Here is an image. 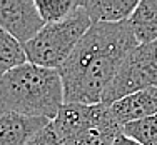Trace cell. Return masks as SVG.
Returning <instances> with one entry per match:
<instances>
[{
    "label": "cell",
    "mask_w": 157,
    "mask_h": 145,
    "mask_svg": "<svg viewBox=\"0 0 157 145\" xmlns=\"http://www.w3.org/2000/svg\"><path fill=\"white\" fill-rule=\"evenodd\" d=\"M137 45L129 20L94 24L59 69L63 103H100L119 67Z\"/></svg>",
    "instance_id": "1"
},
{
    "label": "cell",
    "mask_w": 157,
    "mask_h": 145,
    "mask_svg": "<svg viewBox=\"0 0 157 145\" xmlns=\"http://www.w3.org/2000/svg\"><path fill=\"white\" fill-rule=\"evenodd\" d=\"M63 105L59 70L24 64L0 77V110L54 120Z\"/></svg>",
    "instance_id": "2"
},
{
    "label": "cell",
    "mask_w": 157,
    "mask_h": 145,
    "mask_svg": "<svg viewBox=\"0 0 157 145\" xmlns=\"http://www.w3.org/2000/svg\"><path fill=\"white\" fill-rule=\"evenodd\" d=\"M92 25V20L78 2V7L65 20L45 24L32 40L25 43L27 62L44 69L59 70Z\"/></svg>",
    "instance_id": "3"
},
{
    "label": "cell",
    "mask_w": 157,
    "mask_h": 145,
    "mask_svg": "<svg viewBox=\"0 0 157 145\" xmlns=\"http://www.w3.org/2000/svg\"><path fill=\"white\" fill-rule=\"evenodd\" d=\"M147 88H157V42L137 45L127 55L104 92L102 103L112 105L127 95Z\"/></svg>",
    "instance_id": "4"
},
{
    "label": "cell",
    "mask_w": 157,
    "mask_h": 145,
    "mask_svg": "<svg viewBox=\"0 0 157 145\" xmlns=\"http://www.w3.org/2000/svg\"><path fill=\"white\" fill-rule=\"evenodd\" d=\"M60 139L65 140L72 139L78 133L90 128H117L122 130L119 122L114 118L110 105L105 103H63L59 110L57 117L52 120Z\"/></svg>",
    "instance_id": "5"
},
{
    "label": "cell",
    "mask_w": 157,
    "mask_h": 145,
    "mask_svg": "<svg viewBox=\"0 0 157 145\" xmlns=\"http://www.w3.org/2000/svg\"><path fill=\"white\" fill-rule=\"evenodd\" d=\"M44 25L33 0H0V28L22 45L32 40Z\"/></svg>",
    "instance_id": "6"
},
{
    "label": "cell",
    "mask_w": 157,
    "mask_h": 145,
    "mask_svg": "<svg viewBox=\"0 0 157 145\" xmlns=\"http://www.w3.org/2000/svg\"><path fill=\"white\" fill-rule=\"evenodd\" d=\"M52 120L0 110V145H25Z\"/></svg>",
    "instance_id": "7"
},
{
    "label": "cell",
    "mask_w": 157,
    "mask_h": 145,
    "mask_svg": "<svg viewBox=\"0 0 157 145\" xmlns=\"http://www.w3.org/2000/svg\"><path fill=\"white\" fill-rule=\"evenodd\" d=\"M110 110L121 127L130 124V122L154 117L157 115V88H147V90L127 95L124 99L117 100L115 103H112Z\"/></svg>",
    "instance_id": "8"
},
{
    "label": "cell",
    "mask_w": 157,
    "mask_h": 145,
    "mask_svg": "<svg viewBox=\"0 0 157 145\" xmlns=\"http://www.w3.org/2000/svg\"><path fill=\"white\" fill-rule=\"evenodd\" d=\"M139 2L136 0H89L80 2L92 24H121L127 22Z\"/></svg>",
    "instance_id": "9"
},
{
    "label": "cell",
    "mask_w": 157,
    "mask_h": 145,
    "mask_svg": "<svg viewBox=\"0 0 157 145\" xmlns=\"http://www.w3.org/2000/svg\"><path fill=\"white\" fill-rule=\"evenodd\" d=\"M139 45L157 42V0H142L129 18Z\"/></svg>",
    "instance_id": "10"
},
{
    "label": "cell",
    "mask_w": 157,
    "mask_h": 145,
    "mask_svg": "<svg viewBox=\"0 0 157 145\" xmlns=\"http://www.w3.org/2000/svg\"><path fill=\"white\" fill-rule=\"evenodd\" d=\"M24 64H27L24 45L10 33L0 28V77Z\"/></svg>",
    "instance_id": "11"
},
{
    "label": "cell",
    "mask_w": 157,
    "mask_h": 145,
    "mask_svg": "<svg viewBox=\"0 0 157 145\" xmlns=\"http://www.w3.org/2000/svg\"><path fill=\"white\" fill-rule=\"evenodd\" d=\"M33 2L44 24H55L65 20L78 7V2L74 0H33Z\"/></svg>",
    "instance_id": "12"
},
{
    "label": "cell",
    "mask_w": 157,
    "mask_h": 145,
    "mask_svg": "<svg viewBox=\"0 0 157 145\" xmlns=\"http://www.w3.org/2000/svg\"><path fill=\"white\" fill-rule=\"evenodd\" d=\"M122 133L139 145H157V115L124 125Z\"/></svg>",
    "instance_id": "13"
},
{
    "label": "cell",
    "mask_w": 157,
    "mask_h": 145,
    "mask_svg": "<svg viewBox=\"0 0 157 145\" xmlns=\"http://www.w3.org/2000/svg\"><path fill=\"white\" fill-rule=\"evenodd\" d=\"M122 133L117 128H90L65 140V145H114L115 139Z\"/></svg>",
    "instance_id": "14"
},
{
    "label": "cell",
    "mask_w": 157,
    "mask_h": 145,
    "mask_svg": "<svg viewBox=\"0 0 157 145\" xmlns=\"http://www.w3.org/2000/svg\"><path fill=\"white\" fill-rule=\"evenodd\" d=\"M25 145H65V143L60 139V135L57 133L54 124L50 122L42 130H39Z\"/></svg>",
    "instance_id": "15"
},
{
    "label": "cell",
    "mask_w": 157,
    "mask_h": 145,
    "mask_svg": "<svg viewBox=\"0 0 157 145\" xmlns=\"http://www.w3.org/2000/svg\"><path fill=\"white\" fill-rule=\"evenodd\" d=\"M114 145H139V143L134 142L132 139H129V137H125L124 133H121V135H119L117 139H115Z\"/></svg>",
    "instance_id": "16"
}]
</instances>
